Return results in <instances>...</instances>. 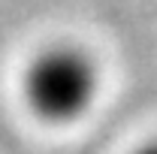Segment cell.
Instances as JSON below:
<instances>
[{
	"label": "cell",
	"instance_id": "obj_1",
	"mask_svg": "<svg viewBox=\"0 0 157 154\" xmlns=\"http://www.w3.org/2000/svg\"><path fill=\"white\" fill-rule=\"evenodd\" d=\"M100 94V70L91 52L76 42H52L27 60L21 97L45 124H73Z\"/></svg>",
	"mask_w": 157,
	"mask_h": 154
},
{
	"label": "cell",
	"instance_id": "obj_2",
	"mask_svg": "<svg viewBox=\"0 0 157 154\" xmlns=\"http://www.w3.org/2000/svg\"><path fill=\"white\" fill-rule=\"evenodd\" d=\"M133 154H157V139H151V142H145V145H139Z\"/></svg>",
	"mask_w": 157,
	"mask_h": 154
}]
</instances>
